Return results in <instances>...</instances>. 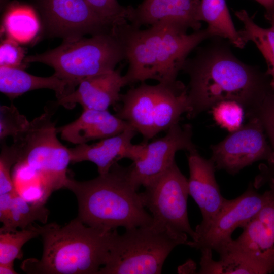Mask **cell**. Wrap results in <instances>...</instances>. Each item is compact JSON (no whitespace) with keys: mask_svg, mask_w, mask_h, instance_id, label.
Segmentation results:
<instances>
[{"mask_svg":"<svg viewBox=\"0 0 274 274\" xmlns=\"http://www.w3.org/2000/svg\"><path fill=\"white\" fill-rule=\"evenodd\" d=\"M187 58L183 71L189 77L187 117L225 101L239 104L248 114L272 89L269 76L257 66L247 64L233 53L228 40L212 38Z\"/></svg>","mask_w":274,"mask_h":274,"instance_id":"1","label":"cell"},{"mask_svg":"<svg viewBox=\"0 0 274 274\" xmlns=\"http://www.w3.org/2000/svg\"><path fill=\"white\" fill-rule=\"evenodd\" d=\"M1 31L20 44L30 43L39 34L41 22L36 10L28 5L13 2L5 7Z\"/></svg>","mask_w":274,"mask_h":274,"instance_id":"22","label":"cell"},{"mask_svg":"<svg viewBox=\"0 0 274 274\" xmlns=\"http://www.w3.org/2000/svg\"><path fill=\"white\" fill-rule=\"evenodd\" d=\"M200 21L207 23V29L214 37L227 39L239 48L246 43L235 28L225 0H200Z\"/></svg>","mask_w":274,"mask_h":274,"instance_id":"23","label":"cell"},{"mask_svg":"<svg viewBox=\"0 0 274 274\" xmlns=\"http://www.w3.org/2000/svg\"><path fill=\"white\" fill-rule=\"evenodd\" d=\"M102 18L115 27L128 23L129 6L121 5L117 0H85Z\"/></svg>","mask_w":274,"mask_h":274,"instance_id":"31","label":"cell"},{"mask_svg":"<svg viewBox=\"0 0 274 274\" xmlns=\"http://www.w3.org/2000/svg\"><path fill=\"white\" fill-rule=\"evenodd\" d=\"M268 198L261 210L221 253L228 252L251 261L261 273L274 272V179L269 183Z\"/></svg>","mask_w":274,"mask_h":274,"instance_id":"13","label":"cell"},{"mask_svg":"<svg viewBox=\"0 0 274 274\" xmlns=\"http://www.w3.org/2000/svg\"><path fill=\"white\" fill-rule=\"evenodd\" d=\"M42 28L50 37L63 40L93 36L115 27L100 16L85 0H33Z\"/></svg>","mask_w":274,"mask_h":274,"instance_id":"10","label":"cell"},{"mask_svg":"<svg viewBox=\"0 0 274 274\" xmlns=\"http://www.w3.org/2000/svg\"><path fill=\"white\" fill-rule=\"evenodd\" d=\"M127 82L119 70L104 73L83 79L77 88L57 104L72 109L79 104L84 109L106 110L120 100V91Z\"/></svg>","mask_w":274,"mask_h":274,"instance_id":"18","label":"cell"},{"mask_svg":"<svg viewBox=\"0 0 274 274\" xmlns=\"http://www.w3.org/2000/svg\"><path fill=\"white\" fill-rule=\"evenodd\" d=\"M235 14L243 25L238 30L243 40L246 44L253 42L264 57L267 65L266 73L271 77L270 86L274 90V31L258 25L245 10L237 11Z\"/></svg>","mask_w":274,"mask_h":274,"instance_id":"24","label":"cell"},{"mask_svg":"<svg viewBox=\"0 0 274 274\" xmlns=\"http://www.w3.org/2000/svg\"><path fill=\"white\" fill-rule=\"evenodd\" d=\"M249 119L246 124L210 146V159L216 169L234 175L255 162L266 160L268 164L272 161L273 152L261 123L255 117Z\"/></svg>","mask_w":274,"mask_h":274,"instance_id":"11","label":"cell"},{"mask_svg":"<svg viewBox=\"0 0 274 274\" xmlns=\"http://www.w3.org/2000/svg\"><path fill=\"white\" fill-rule=\"evenodd\" d=\"M14 263L0 264V274H16L14 270Z\"/></svg>","mask_w":274,"mask_h":274,"instance_id":"33","label":"cell"},{"mask_svg":"<svg viewBox=\"0 0 274 274\" xmlns=\"http://www.w3.org/2000/svg\"><path fill=\"white\" fill-rule=\"evenodd\" d=\"M116 115L127 122L145 142L178 124L190 110L187 86L177 80L149 85L144 82L121 94Z\"/></svg>","mask_w":274,"mask_h":274,"instance_id":"6","label":"cell"},{"mask_svg":"<svg viewBox=\"0 0 274 274\" xmlns=\"http://www.w3.org/2000/svg\"><path fill=\"white\" fill-rule=\"evenodd\" d=\"M189 240L173 236L151 225L125 229L112 237L106 264L98 274H159L172 250Z\"/></svg>","mask_w":274,"mask_h":274,"instance_id":"8","label":"cell"},{"mask_svg":"<svg viewBox=\"0 0 274 274\" xmlns=\"http://www.w3.org/2000/svg\"><path fill=\"white\" fill-rule=\"evenodd\" d=\"M30 125L25 116L20 113L15 106L0 107V139L12 137L14 142L19 141L28 130Z\"/></svg>","mask_w":274,"mask_h":274,"instance_id":"28","label":"cell"},{"mask_svg":"<svg viewBox=\"0 0 274 274\" xmlns=\"http://www.w3.org/2000/svg\"><path fill=\"white\" fill-rule=\"evenodd\" d=\"M130 127L127 122L108 110L84 109L77 119L57 130L62 139L79 145L119 134Z\"/></svg>","mask_w":274,"mask_h":274,"instance_id":"19","label":"cell"},{"mask_svg":"<svg viewBox=\"0 0 274 274\" xmlns=\"http://www.w3.org/2000/svg\"><path fill=\"white\" fill-rule=\"evenodd\" d=\"M124 59V45L115 27L88 38L63 40L53 49L27 56L25 62L45 64L76 87L85 78L115 70Z\"/></svg>","mask_w":274,"mask_h":274,"instance_id":"5","label":"cell"},{"mask_svg":"<svg viewBox=\"0 0 274 274\" xmlns=\"http://www.w3.org/2000/svg\"><path fill=\"white\" fill-rule=\"evenodd\" d=\"M246 116L249 118L255 117L259 120L273 152L272 161L260 166V173L253 183L254 187L258 189L274 179V90L271 89L261 102Z\"/></svg>","mask_w":274,"mask_h":274,"instance_id":"25","label":"cell"},{"mask_svg":"<svg viewBox=\"0 0 274 274\" xmlns=\"http://www.w3.org/2000/svg\"><path fill=\"white\" fill-rule=\"evenodd\" d=\"M43 240L40 260L22 264L29 273L98 274L108 260L113 231L87 226L77 217L63 226L36 224Z\"/></svg>","mask_w":274,"mask_h":274,"instance_id":"4","label":"cell"},{"mask_svg":"<svg viewBox=\"0 0 274 274\" xmlns=\"http://www.w3.org/2000/svg\"><path fill=\"white\" fill-rule=\"evenodd\" d=\"M200 0H143L136 8L129 6L128 23L141 28L170 23L187 30L200 29Z\"/></svg>","mask_w":274,"mask_h":274,"instance_id":"16","label":"cell"},{"mask_svg":"<svg viewBox=\"0 0 274 274\" xmlns=\"http://www.w3.org/2000/svg\"><path fill=\"white\" fill-rule=\"evenodd\" d=\"M43 203H29L18 192L0 194V232L25 229L36 221L46 224L49 210Z\"/></svg>","mask_w":274,"mask_h":274,"instance_id":"21","label":"cell"},{"mask_svg":"<svg viewBox=\"0 0 274 274\" xmlns=\"http://www.w3.org/2000/svg\"><path fill=\"white\" fill-rule=\"evenodd\" d=\"M17 145H2L0 154V194L18 192L11 176V167L19 159Z\"/></svg>","mask_w":274,"mask_h":274,"instance_id":"30","label":"cell"},{"mask_svg":"<svg viewBox=\"0 0 274 274\" xmlns=\"http://www.w3.org/2000/svg\"><path fill=\"white\" fill-rule=\"evenodd\" d=\"M128 66L124 75L127 85L148 80L158 83L176 81L188 56L201 42L214 38L207 28L188 33L170 23L147 29L127 23L117 27Z\"/></svg>","mask_w":274,"mask_h":274,"instance_id":"2","label":"cell"},{"mask_svg":"<svg viewBox=\"0 0 274 274\" xmlns=\"http://www.w3.org/2000/svg\"><path fill=\"white\" fill-rule=\"evenodd\" d=\"M75 88L54 74L49 77H39L23 68L0 67V91L11 99L33 90L49 89L55 92L58 100L70 94Z\"/></svg>","mask_w":274,"mask_h":274,"instance_id":"20","label":"cell"},{"mask_svg":"<svg viewBox=\"0 0 274 274\" xmlns=\"http://www.w3.org/2000/svg\"><path fill=\"white\" fill-rule=\"evenodd\" d=\"M263 7L266 10H269L274 6V0H255Z\"/></svg>","mask_w":274,"mask_h":274,"instance_id":"35","label":"cell"},{"mask_svg":"<svg viewBox=\"0 0 274 274\" xmlns=\"http://www.w3.org/2000/svg\"><path fill=\"white\" fill-rule=\"evenodd\" d=\"M250 183L239 196L227 199L225 205L209 226L197 235L195 241L187 245L197 250L210 249L220 254L233 239L232 234L238 227L243 228L261 210L269 195L268 190L258 193Z\"/></svg>","mask_w":274,"mask_h":274,"instance_id":"12","label":"cell"},{"mask_svg":"<svg viewBox=\"0 0 274 274\" xmlns=\"http://www.w3.org/2000/svg\"><path fill=\"white\" fill-rule=\"evenodd\" d=\"M192 134L190 124L181 126L178 123L170 128L164 136L150 143L144 142L141 157L128 166L135 187L139 189L163 173L175 162L178 151L196 150Z\"/></svg>","mask_w":274,"mask_h":274,"instance_id":"14","label":"cell"},{"mask_svg":"<svg viewBox=\"0 0 274 274\" xmlns=\"http://www.w3.org/2000/svg\"><path fill=\"white\" fill-rule=\"evenodd\" d=\"M188 162L189 195L198 205L202 218L195 229L197 236L214 220L227 199L221 193L215 178V165L211 159L201 157L196 150L189 152Z\"/></svg>","mask_w":274,"mask_h":274,"instance_id":"15","label":"cell"},{"mask_svg":"<svg viewBox=\"0 0 274 274\" xmlns=\"http://www.w3.org/2000/svg\"><path fill=\"white\" fill-rule=\"evenodd\" d=\"M265 17L271 25L270 28L274 31V6L269 10H266Z\"/></svg>","mask_w":274,"mask_h":274,"instance_id":"34","label":"cell"},{"mask_svg":"<svg viewBox=\"0 0 274 274\" xmlns=\"http://www.w3.org/2000/svg\"><path fill=\"white\" fill-rule=\"evenodd\" d=\"M54 114L52 108H45L41 115L30 121L21 139L14 142L19 151L17 168L26 169L37 178L46 200L53 191L65 188L71 162L69 148L57 138Z\"/></svg>","mask_w":274,"mask_h":274,"instance_id":"7","label":"cell"},{"mask_svg":"<svg viewBox=\"0 0 274 274\" xmlns=\"http://www.w3.org/2000/svg\"><path fill=\"white\" fill-rule=\"evenodd\" d=\"M8 1L9 0H0L1 9L5 7Z\"/></svg>","mask_w":274,"mask_h":274,"instance_id":"36","label":"cell"},{"mask_svg":"<svg viewBox=\"0 0 274 274\" xmlns=\"http://www.w3.org/2000/svg\"><path fill=\"white\" fill-rule=\"evenodd\" d=\"M39 235L37 227L32 224L21 231L0 232V264L14 263L16 259H21L23 246Z\"/></svg>","mask_w":274,"mask_h":274,"instance_id":"27","label":"cell"},{"mask_svg":"<svg viewBox=\"0 0 274 274\" xmlns=\"http://www.w3.org/2000/svg\"><path fill=\"white\" fill-rule=\"evenodd\" d=\"M244 110L235 101H225L214 106L212 114L214 120L219 126L232 132L241 127Z\"/></svg>","mask_w":274,"mask_h":274,"instance_id":"29","label":"cell"},{"mask_svg":"<svg viewBox=\"0 0 274 274\" xmlns=\"http://www.w3.org/2000/svg\"><path fill=\"white\" fill-rule=\"evenodd\" d=\"M26 56L24 49L17 41L6 37L0 45V67H16L24 69Z\"/></svg>","mask_w":274,"mask_h":274,"instance_id":"32","label":"cell"},{"mask_svg":"<svg viewBox=\"0 0 274 274\" xmlns=\"http://www.w3.org/2000/svg\"><path fill=\"white\" fill-rule=\"evenodd\" d=\"M65 188L77 197V218L88 226L112 231L152 223L151 215L131 181L129 167L117 162L107 173L86 181L68 177Z\"/></svg>","mask_w":274,"mask_h":274,"instance_id":"3","label":"cell"},{"mask_svg":"<svg viewBox=\"0 0 274 274\" xmlns=\"http://www.w3.org/2000/svg\"><path fill=\"white\" fill-rule=\"evenodd\" d=\"M199 273H255L261 274L259 268L244 257L230 252L220 254V260L212 258V250H200Z\"/></svg>","mask_w":274,"mask_h":274,"instance_id":"26","label":"cell"},{"mask_svg":"<svg viewBox=\"0 0 274 274\" xmlns=\"http://www.w3.org/2000/svg\"><path fill=\"white\" fill-rule=\"evenodd\" d=\"M144 187L140 194L152 217L151 226L176 237L188 240L189 236L195 241L196 233L188 217V179L176 162Z\"/></svg>","mask_w":274,"mask_h":274,"instance_id":"9","label":"cell"},{"mask_svg":"<svg viewBox=\"0 0 274 274\" xmlns=\"http://www.w3.org/2000/svg\"><path fill=\"white\" fill-rule=\"evenodd\" d=\"M130 127L123 132L92 144L78 145L69 148L72 163L90 161L97 167L99 175L107 173L112 166L123 158L134 162L142 155L143 143L133 144L132 140L137 134Z\"/></svg>","mask_w":274,"mask_h":274,"instance_id":"17","label":"cell"}]
</instances>
